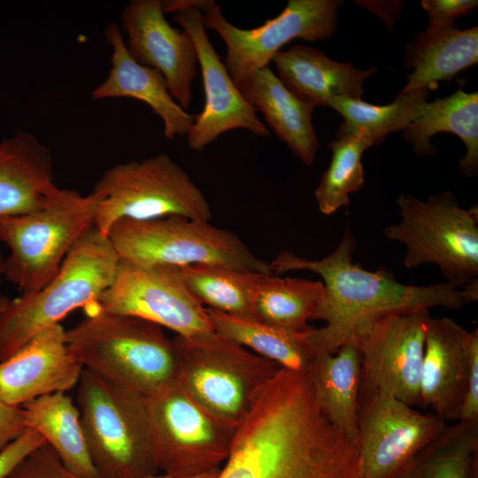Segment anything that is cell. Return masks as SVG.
Segmentation results:
<instances>
[{
	"label": "cell",
	"instance_id": "cell-25",
	"mask_svg": "<svg viewBox=\"0 0 478 478\" xmlns=\"http://www.w3.org/2000/svg\"><path fill=\"white\" fill-rule=\"evenodd\" d=\"M404 136L418 155L435 153L430 138L436 133L451 132L465 143L466 151L459 170L467 177L478 170V94L458 89L449 96L426 102L419 115L404 130Z\"/></svg>",
	"mask_w": 478,
	"mask_h": 478
},
{
	"label": "cell",
	"instance_id": "cell-36",
	"mask_svg": "<svg viewBox=\"0 0 478 478\" xmlns=\"http://www.w3.org/2000/svg\"><path fill=\"white\" fill-rule=\"evenodd\" d=\"M21 406H12L0 399V451L26 429Z\"/></svg>",
	"mask_w": 478,
	"mask_h": 478
},
{
	"label": "cell",
	"instance_id": "cell-3",
	"mask_svg": "<svg viewBox=\"0 0 478 478\" xmlns=\"http://www.w3.org/2000/svg\"><path fill=\"white\" fill-rule=\"evenodd\" d=\"M120 258L107 236L94 227L73 246L58 274L40 289L10 300L0 311V361L71 312L98 311L100 296L112 283Z\"/></svg>",
	"mask_w": 478,
	"mask_h": 478
},
{
	"label": "cell",
	"instance_id": "cell-23",
	"mask_svg": "<svg viewBox=\"0 0 478 478\" xmlns=\"http://www.w3.org/2000/svg\"><path fill=\"white\" fill-rule=\"evenodd\" d=\"M308 375L322 412L357 444L361 383L358 349L344 344L335 353H320Z\"/></svg>",
	"mask_w": 478,
	"mask_h": 478
},
{
	"label": "cell",
	"instance_id": "cell-12",
	"mask_svg": "<svg viewBox=\"0 0 478 478\" xmlns=\"http://www.w3.org/2000/svg\"><path fill=\"white\" fill-rule=\"evenodd\" d=\"M98 311L138 317L189 337L212 331L205 307L188 287L180 266H138L120 260Z\"/></svg>",
	"mask_w": 478,
	"mask_h": 478
},
{
	"label": "cell",
	"instance_id": "cell-34",
	"mask_svg": "<svg viewBox=\"0 0 478 478\" xmlns=\"http://www.w3.org/2000/svg\"><path fill=\"white\" fill-rule=\"evenodd\" d=\"M478 2L474 0H423L421 6L428 15L427 31H441L455 27V19L466 15Z\"/></svg>",
	"mask_w": 478,
	"mask_h": 478
},
{
	"label": "cell",
	"instance_id": "cell-37",
	"mask_svg": "<svg viewBox=\"0 0 478 478\" xmlns=\"http://www.w3.org/2000/svg\"><path fill=\"white\" fill-rule=\"evenodd\" d=\"M220 470V468L217 469V470L210 471V472L199 474V475L191 476V477H174V476L168 475V474H160V475H158L156 474L149 475V476L143 477V478H217Z\"/></svg>",
	"mask_w": 478,
	"mask_h": 478
},
{
	"label": "cell",
	"instance_id": "cell-33",
	"mask_svg": "<svg viewBox=\"0 0 478 478\" xmlns=\"http://www.w3.org/2000/svg\"><path fill=\"white\" fill-rule=\"evenodd\" d=\"M7 478H83L68 470L46 443L29 453Z\"/></svg>",
	"mask_w": 478,
	"mask_h": 478
},
{
	"label": "cell",
	"instance_id": "cell-30",
	"mask_svg": "<svg viewBox=\"0 0 478 478\" xmlns=\"http://www.w3.org/2000/svg\"><path fill=\"white\" fill-rule=\"evenodd\" d=\"M428 90L400 94L388 105H374L349 97H335L329 107L344 119L337 136H358L380 144L391 132L405 130L427 102Z\"/></svg>",
	"mask_w": 478,
	"mask_h": 478
},
{
	"label": "cell",
	"instance_id": "cell-13",
	"mask_svg": "<svg viewBox=\"0 0 478 478\" xmlns=\"http://www.w3.org/2000/svg\"><path fill=\"white\" fill-rule=\"evenodd\" d=\"M429 310L382 318L357 340L360 397L381 393L420 406V381ZM360 399V398H359Z\"/></svg>",
	"mask_w": 478,
	"mask_h": 478
},
{
	"label": "cell",
	"instance_id": "cell-19",
	"mask_svg": "<svg viewBox=\"0 0 478 478\" xmlns=\"http://www.w3.org/2000/svg\"><path fill=\"white\" fill-rule=\"evenodd\" d=\"M104 35L112 50L111 68L105 80L91 92V98L129 97L140 100L162 120L166 138L173 140L179 135H188L195 115L182 109L173 99L162 73L132 58L121 29L116 23L107 25Z\"/></svg>",
	"mask_w": 478,
	"mask_h": 478
},
{
	"label": "cell",
	"instance_id": "cell-7",
	"mask_svg": "<svg viewBox=\"0 0 478 478\" xmlns=\"http://www.w3.org/2000/svg\"><path fill=\"white\" fill-rule=\"evenodd\" d=\"M107 237L120 260L138 266L220 265L274 274L233 232L210 220L172 215L152 220L123 219Z\"/></svg>",
	"mask_w": 478,
	"mask_h": 478
},
{
	"label": "cell",
	"instance_id": "cell-27",
	"mask_svg": "<svg viewBox=\"0 0 478 478\" xmlns=\"http://www.w3.org/2000/svg\"><path fill=\"white\" fill-rule=\"evenodd\" d=\"M478 62V27L425 31L410 49L413 67L400 94L429 90Z\"/></svg>",
	"mask_w": 478,
	"mask_h": 478
},
{
	"label": "cell",
	"instance_id": "cell-35",
	"mask_svg": "<svg viewBox=\"0 0 478 478\" xmlns=\"http://www.w3.org/2000/svg\"><path fill=\"white\" fill-rule=\"evenodd\" d=\"M44 443L38 432L27 428L0 451V478H7L29 453Z\"/></svg>",
	"mask_w": 478,
	"mask_h": 478
},
{
	"label": "cell",
	"instance_id": "cell-15",
	"mask_svg": "<svg viewBox=\"0 0 478 478\" xmlns=\"http://www.w3.org/2000/svg\"><path fill=\"white\" fill-rule=\"evenodd\" d=\"M447 422L396 397L374 393L359 399L357 478H394Z\"/></svg>",
	"mask_w": 478,
	"mask_h": 478
},
{
	"label": "cell",
	"instance_id": "cell-16",
	"mask_svg": "<svg viewBox=\"0 0 478 478\" xmlns=\"http://www.w3.org/2000/svg\"><path fill=\"white\" fill-rule=\"evenodd\" d=\"M478 406V330L429 317L420 381V406L444 421H457L462 405Z\"/></svg>",
	"mask_w": 478,
	"mask_h": 478
},
{
	"label": "cell",
	"instance_id": "cell-22",
	"mask_svg": "<svg viewBox=\"0 0 478 478\" xmlns=\"http://www.w3.org/2000/svg\"><path fill=\"white\" fill-rule=\"evenodd\" d=\"M236 86L292 153L312 165L320 147L312 124L315 106L289 91L269 66L253 71Z\"/></svg>",
	"mask_w": 478,
	"mask_h": 478
},
{
	"label": "cell",
	"instance_id": "cell-9",
	"mask_svg": "<svg viewBox=\"0 0 478 478\" xmlns=\"http://www.w3.org/2000/svg\"><path fill=\"white\" fill-rule=\"evenodd\" d=\"M92 192L98 197L94 227L107 236L123 219L179 215L210 220V204L186 171L166 153L108 168Z\"/></svg>",
	"mask_w": 478,
	"mask_h": 478
},
{
	"label": "cell",
	"instance_id": "cell-1",
	"mask_svg": "<svg viewBox=\"0 0 478 478\" xmlns=\"http://www.w3.org/2000/svg\"><path fill=\"white\" fill-rule=\"evenodd\" d=\"M356 245L346 225L337 246L321 259L282 251L269 263L274 274L310 271L320 276L324 293L312 320L326 325L311 328L318 353H335L344 344L354 345L371 325L387 316L436 306L459 310L478 299V279L463 288L447 281L415 286L399 282L386 267L363 269L353 263Z\"/></svg>",
	"mask_w": 478,
	"mask_h": 478
},
{
	"label": "cell",
	"instance_id": "cell-11",
	"mask_svg": "<svg viewBox=\"0 0 478 478\" xmlns=\"http://www.w3.org/2000/svg\"><path fill=\"white\" fill-rule=\"evenodd\" d=\"M201 12L207 29L226 44L224 64L235 85L255 70L268 66L274 55L295 39H329L335 33L338 0H289L281 12L262 25L243 29L231 24L213 0H189Z\"/></svg>",
	"mask_w": 478,
	"mask_h": 478
},
{
	"label": "cell",
	"instance_id": "cell-32",
	"mask_svg": "<svg viewBox=\"0 0 478 478\" xmlns=\"http://www.w3.org/2000/svg\"><path fill=\"white\" fill-rule=\"evenodd\" d=\"M328 146L332 150L331 161L314 191L319 210L326 215L348 205L350 195L363 185L361 158L373 145L364 138L346 135L336 136Z\"/></svg>",
	"mask_w": 478,
	"mask_h": 478
},
{
	"label": "cell",
	"instance_id": "cell-31",
	"mask_svg": "<svg viewBox=\"0 0 478 478\" xmlns=\"http://www.w3.org/2000/svg\"><path fill=\"white\" fill-rule=\"evenodd\" d=\"M196 297L208 308L255 320L252 297L260 273L220 265L180 266Z\"/></svg>",
	"mask_w": 478,
	"mask_h": 478
},
{
	"label": "cell",
	"instance_id": "cell-28",
	"mask_svg": "<svg viewBox=\"0 0 478 478\" xmlns=\"http://www.w3.org/2000/svg\"><path fill=\"white\" fill-rule=\"evenodd\" d=\"M394 478H478V422L447 424Z\"/></svg>",
	"mask_w": 478,
	"mask_h": 478
},
{
	"label": "cell",
	"instance_id": "cell-20",
	"mask_svg": "<svg viewBox=\"0 0 478 478\" xmlns=\"http://www.w3.org/2000/svg\"><path fill=\"white\" fill-rule=\"evenodd\" d=\"M57 188L52 153L36 136L0 141V219L42 207Z\"/></svg>",
	"mask_w": 478,
	"mask_h": 478
},
{
	"label": "cell",
	"instance_id": "cell-38",
	"mask_svg": "<svg viewBox=\"0 0 478 478\" xmlns=\"http://www.w3.org/2000/svg\"><path fill=\"white\" fill-rule=\"evenodd\" d=\"M8 299L9 298L7 297H4V296L0 297V311L4 307Z\"/></svg>",
	"mask_w": 478,
	"mask_h": 478
},
{
	"label": "cell",
	"instance_id": "cell-2",
	"mask_svg": "<svg viewBox=\"0 0 478 478\" xmlns=\"http://www.w3.org/2000/svg\"><path fill=\"white\" fill-rule=\"evenodd\" d=\"M66 337L84 369L143 399L178 382L173 339L153 322L99 310L66 330Z\"/></svg>",
	"mask_w": 478,
	"mask_h": 478
},
{
	"label": "cell",
	"instance_id": "cell-26",
	"mask_svg": "<svg viewBox=\"0 0 478 478\" xmlns=\"http://www.w3.org/2000/svg\"><path fill=\"white\" fill-rule=\"evenodd\" d=\"M21 407L27 428L44 438L68 470L83 478H101L89 454L79 408L66 392L40 397Z\"/></svg>",
	"mask_w": 478,
	"mask_h": 478
},
{
	"label": "cell",
	"instance_id": "cell-4",
	"mask_svg": "<svg viewBox=\"0 0 478 478\" xmlns=\"http://www.w3.org/2000/svg\"><path fill=\"white\" fill-rule=\"evenodd\" d=\"M178 382L222 423L237 428L281 366L214 330L173 338Z\"/></svg>",
	"mask_w": 478,
	"mask_h": 478
},
{
	"label": "cell",
	"instance_id": "cell-8",
	"mask_svg": "<svg viewBox=\"0 0 478 478\" xmlns=\"http://www.w3.org/2000/svg\"><path fill=\"white\" fill-rule=\"evenodd\" d=\"M400 220L384 229L385 236L405 246L407 268L434 264L456 288L478 276V207H461L445 190L422 201L403 194L397 200Z\"/></svg>",
	"mask_w": 478,
	"mask_h": 478
},
{
	"label": "cell",
	"instance_id": "cell-18",
	"mask_svg": "<svg viewBox=\"0 0 478 478\" xmlns=\"http://www.w3.org/2000/svg\"><path fill=\"white\" fill-rule=\"evenodd\" d=\"M83 367L66 343V330L53 325L0 361V399L12 406L66 392L78 384Z\"/></svg>",
	"mask_w": 478,
	"mask_h": 478
},
{
	"label": "cell",
	"instance_id": "cell-24",
	"mask_svg": "<svg viewBox=\"0 0 478 478\" xmlns=\"http://www.w3.org/2000/svg\"><path fill=\"white\" fill-rule=\"evenodd\" d=\"M205 310L215 332L275 362L282 369L309 374L320 354L312 342L311 327L294 331L208 307Z\"/></svg>",
	"mask_w": 478,
	"mask_h": 478
},
{
	"label": "cell",
	"instance_id": "cell-10",
	"mask_svg": "<svg viewBox=\"0 0 478 478\" xmlns=\"http://www.w3.org/2000/svg\"><path fill=\"white\" fill-rule=\"evenodd\" d=\"M144 401L158 471L191 477L221 467L236 428L214 418L179 382Z\"/></svg>",
	"mask_w": 478,
	"mask_h": 478
},
{
	"label": "cell",
	"instance_id": "cell-39",
	"mask_svg": "<svg viewBox=\"0 0 478 478\" xmlns=\"http://www.w3.org/2000/svg\"><path fill=\"white\" fill-rule=\"evenodd\" d=\"M4 258L2 256V254L0 253V280H1V277L3 276V272H4Z\"/></svg>",
	"mask_w": 478,
	"mask_h": 478
},
{
	"label": "cell",
	"instance_id": "cell-29",
	"mask_svg": "<svg viewBox=\"0 0 478 478\" xmlns=\"http://www.w3.org/2000/svg\"><path fill=\"white\" fill-rule=\"evenodd\" d=\"M323 293L320 281L260 274L252 297L255 320L289 330H306Z\"/></svg>",
	"mask_w": 478,
	"mask_h": 478
},
{
	"label": "cell",
	"instance_id": "cell-14",
	"mask_svg": "<svg viewBox=\"0 0 478 478\" xmlns=\"http://www.w3.org/2000/svg\"><path fill=\"white\" fill-rule=\"evenodd\" d=\"M164 11L173 15L194 42L203 79L204 106L195 115L187 135L188 147L202 151L220 135L235 128L247 129L259 137L268 136L266 126L244 99L212 44L201 12L189 0L164 1Z\"/></svg>",
	"mask_w": 478,
	"mask_h": 478
},
{
	"label": "cell",
	"instance_id": "cell-17",
	"mask_svg": "<svg viewBox=\"0 0 478 478\" xmlns=\"http://www.w3.org/2000/svg\"><path fill=\"white\" fill-rule=\"evenodd\" d=\"M120 25L127 34L126 46L132 58L159 71L173 99L188 112L197 74V52L189 35L166 20L164 1H131L121 12Z\"/></svg>",
	"mask_w": 478,
	"mask_h": 478
},
{
	"label": "cell",
	"instance_id": "cell-5",
	"mask_svg": "<svg viewBox=\"0 0 478 478\" xmlns=\"http://www.w3.org/2000/svg\"><path fill=\"white\" fill-rule=\"evenodd\" d=\"M98 197L57 188L40 208L0 219V241L9 249L3 276L22 294L35 292L58 274L76 242L94 227Z\"/></svg>",
	"mask_w": 478,
	"mask_h": 478
},
{
	"label": "cell",
	"instance_id": "cell-6",
	"mask_svg": "<svg viewBox=\"0 0 478 478\" xmlns=\"http://www.w3.org/2000/svg\"><path fill=\"white\" fill-rule=\"evenodd\" d=\"M77 403L89 454L101 478L158 473L143 398L83 368Z\"/></svg>",
	"mask_w": 478,
	"mask_h": 478
},
{
	"label": "cell",
	"instance_id": "cell-21",
	"mask_svg": "<svg viewBox=\"0 0 478 478\" xmlns=\"http://www.w3.org/2000/svg\"><path fill=\"white\" fill-rule=\"evenodd\" d=\"M278 78L300 99L328 106L335 97L361 99L364 81L376 69L359 70L350 62L340 63L320 50L295 45L274 55Z\"/></svg>",
	"mask_w": 478,
	"mask_h": 478
}]
</instances>
